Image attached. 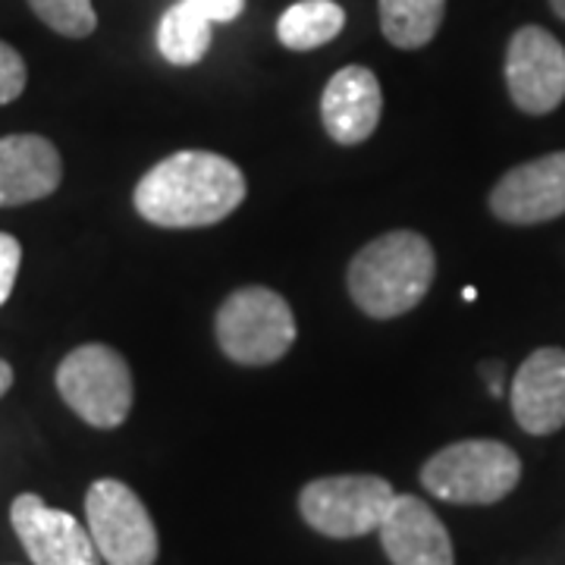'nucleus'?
I'll return each mask as SVG.
<instances>
[{
    "label": "nucleus",
    "mask_w": 565,
    "mask_h": 565,
    "mask_svg": "<svg viewBox=\"0 0 565 565\" xmlns=\"http://www.w3.org/2000/svg\"><path fill=\"white\" fill-rule=\"evenodd\" d=\"M245 199L243 170L223 154L177 151L154 163L136 185V211L163 230L211 226Z\"/></svg>",
    "instance_id": "f257e3e1"
},
{
    "label": "nucleus",
    "mask_w": 565,
    "mask_h": 565,
    "mask_svg": "<svg viewBox=\"0 0 565 565\" xmlns=\"http://www.w3.org/2000/svg\"><path fill=\"white\" fill-rule=\"evenodd\" d=\"M437 274L434 248L422 233L396 230L367 243L349 264L352 302L371 318H399L422 302Z\"/></svg>",
    "instance_id": "f03ea898"
},
{
    "label": "nucleus",
    "mask_w": 565,
    "mask_h": 565,
    "mask_svg": "<svg viewBox=\"0 0 565 565\" xmlns=\"http://www.w3.org/2000/svg\"><path fill=\"white\" fill-rule=\"evenodd\" d=\"M522 478V459L500 440H462L430 456L422 484L444 503L490 505L509 497Z\"/></svg>",
    "instance_id": "7ed1b4c3"
},
{
    "label": "nucleus",
    "mask_w": 565,
    "mask_h": 565,
    "mask_svg": "<svg viewBox=\"0 0 565 565\" xmlns=\"http://www.w3.org/2000/svg\"><path fill=\"white\" fill-rule=\"evenodd\" d=\"M217 343L233 362L262 364L280 362L296 343V318L280 292L267 286L236 289L217 311Z\"/></svg>",
    "instance_id": "20e7f679"
},
{
    "label": "nucleus",
    "mask_w": 565,
    "mask_h": 565,
    "mask_svg": "<svg viewBox=\"0 0 565 565\" xmlns=\"http://www.w3.org/2000/svg\"><path fill=\"white\" fill-rule=\"evenodd\" d=\"M61 399L92 427H120L132 408V374L117 349L88 343L73 349L57 367Z\"/></svg>",
    "instance_id": "39448f33"
},
{
    "label": "nucleus",
    "mask_w": 565,
    "mask_h": 565,
    "mask_svg": "<svg viewBox=\"0 0 565 565\" xmlns=\"http://www.w3.org/2000/svg\"><path fill=\"white\" fill-rule=\"evenodd\" d=\"M393 500V484L377 475H333L305 487L299 512L323 537L349 541L377 531Z\"/></svg>",
    "instance_id": "423d86ee"
},
{
    "label": "nucleus",
    "mask_w": 565,
    "mask_h": 565,
    "mask_svg": "<svg viewBox=\"0 0 565 565\" xmlns=\"http://www.w3.org/2000/svg\"><path fill=\"white\" fill-rule=\"evenodd\" d=\"M88 534L107 565L158 563V527L132 487L102 478L85 493Z\"/></svg>",
    "instance_id": "0eeeda50"
},
{
    "label": "nucleus",
    "mask_w": 565,
    "mask_h": 565,
    "mask_svg": "<svg viewBox=\"0 0 565 565\" xmlns=\"http://www.w3.org/2000/svg\"><path fill=\"white\" fill-rule=\"evenodd\" d=\"M505 85L519 110L550 114L565 102V47L541 25L519 29L505 51Z\"/></svg>",
    "instance_id": "6e6552de"
},
{
    "label": "nucleus",
    "mask_w": 565,
    "mask_h": 565,
    "mask_svg": "<svg viewBox=\"0 0 565 565\" xmlns=\"http://www.w3.org/2000/svg\"><path fill=\"white\" fill-rule=\"evenodd\" d=\"M10 522L32 565H102L88 527L44 503L39 493H20L10 505Z\"/></svg>",
    "instance_id": "1a4fd4ad"
},
{
    "label": "nucleus",
    "mask_w": 565,
    "mask_h": 565,
    "mask_svg": "<svg viewBox=\"0 0 565 565\" xmlns=\"http://www.w3.org/2000/svg\"><path fill=\"white\" fill-rule=\"evenodd\" d=\"M490 211L503 223L531 226L565 214V151L519 163L490 192Z\"/></svg>",
    "instance_id": "9d476101"
},
{
    "label": "nucleus",
    "mask_w": 565,
    "mask_h": 565,
    "mask_svg": "<svg viewBox=\"0 0 565 565\" xmlns=\"http://www.w3.org/2000/svg\"><path fill=\"white\" fill-rule=\"evenodd\" d=\"M512 415L525 434L546 437L565 424V349H537L512 381Z\"/></svg>",
    "instance_id": "9b49d317"
},
{
    "label": "nucleus",
    "mask_w": 565,
    "mask_h": 565,
    "mask_svg": "<svg viewBox=\"0 0 565 565\" xmlns=\"http://www.w3.org/2000/svg\"><path fill=\"white\" fill-rule=\"evenodd\" d=\"M377 531H381V544H384L393 565L456 563L449 531L437 519V512L418 497L396 493V500H393Z\"/></svg>",
    "instance_id": "f8f14e48"
},
{
    "label": "nucleus",
    "mask_w": 565,
    "mask_h": 565,
    "mask_svg": "<svg viewBox=\"0 0 565 565\" xmlns=\"http://www.w3.org/2000/svg\"><path fill=\"white\" fill-rule=\"evenodd\" d=\"M381 82L367 66H343L323 88V129L340 145H362L364 139H371L381 122Z\"/></svg>",
    "instance_id": "ddd939ff"
},
{
    "label": "nucleus",
    "mask_w": 565,
    "mask_h": 565,
    "mask_svg": "<svg viewBox=\"0 0 565 565\" xmlns=\"http://www.w3.org/2000/svg\"><path fill=\"white\" fill-rule=\"evenodd\" d=\"M63 180L61 151L44 136L0 139V207L32 204L57 192Z\"/></svg>",
    "instance_id": "4468645a"
},
{
    "label": "nucleus",
    "mask_w": 565,
    "mask_h": 565,
    "mask_svg": "<svg viewBox=\"0 0 565 565\" xmlns=\"http://www.w3.org/2000/svg\"><path fill=\"white\" fill-rule=\"evenodd\" d=\"M345 25V13L333 0H299L282 10L277 22V39L289 51H315L333 41Z\"/></svg>",
    "instance_id": "2eb2a0df"
},
{
    "label": "nucleus",
    "mask_w": 565,
    "mask_h": 565,
    "mask_svg": "<svg viewBox=\"0 0 565 565\" xmlns=\"http://www.w3.org/2000/svg\"><path fill=\"white\" fill-rule=\"evenodd\" d=\"M446 0H381V29L393 47L415 51L440 32Z\"/></svg>",
    "instance_id": "dca6fc26"
},
{
    "label": "nucleus",
    "mask_w": 565,
    "mask_h": 565,
    "mask_svg": "<svg viewBox=\"0 0 565 565\" xmlns=\"http://www.w3.org/2000/svg\"><path fill=\"white\" fill-rule=\"evenodd\" d=\"M211 47V22L189 3H173L158 25V51L173 66H192Z\"/></svg>",
    "instance_id": "f3484780"
},
{
    "label": "nucleus",
    "mask_w": 565,
    "mask_h": 565,
    "mask_svg": "<svg viewBox=\"0 0 565 565\" xmlns=\"http://www.w3.org/2000/svg\"><path fill=\"white\" fill-rule=\"evenodd\" d=\"M32 13L63 39H88L98 29L92 0H29Z\"/></svg>",
    "instance_id": "a211bd4d"
},
{
    "label": "nucleus",
    "mask_w": 565,
    "mask_h": 565,
    "mask_svg": "<svg viewBox=\"0 0 565 565\" xmlns=\"http://www.w3.org/2000/svg\"><path fill=\"white\" fill-rule=\"evenodd\" d=\"M25 61L17 47H10L7 41H0V104L17 102L25 88Z\"/></svg>",
    "instance_id": "6ab92c4d"
},
{
    "label": "nucleus",
    "mask_w": 565,
    "mask_h": 565,
    "mask_svg": "<svg viewBox=\"0 0 565 565\" xmlns=\"http://www.w3.org/2000/svg\"><path fill=\"white\" fill-rule=\"evenodd\" d=\"M22 264V245L10 233H0V305L10 299L17 277H20Z\"/></svg>",
    "instance_id": "aec40b11"
},
{
    "label": "nucleus",
    "mask_w": 565,
    "mask_h": 565,
    "mask_svg": "<svg viewBox=\"0 0 565 565\" xmlns=\"http://www.w3.org/2000/svg\"><path fill=\"white\" fill-rule=\"evenodd\" d=\"M207 22H233L245 10V0H182Z\"/></svg>",
    "instance_id": "412c9836"
},
{
    "label": "nucleus",
    "mask_w": 565,
    "mask_h": 565,
    "mask_svg": "<svg viewBox=\"0 0 565 565\" xmlns=\"http://www.w3.org/2000/svg\"><path fill=\"white\" fill-rule=\"evenodd\" d=\"M487 374H490V393L500 396V393H503V390H500V386H503V367H500V364H490Z\"/></svg>",
    "instance_id": "4be33fe9"
},
{
    "label": "nucleus",
    "mask_w": 565,
    "mask_h": 565,
    "mask_svg": "<svg viewBox=\"0 0 565 565\" xmlns=\"http://www.w3.org/2000/svg\"><path fill=\"white\" fill-rule=\"evenodd\" d=\"M13 386V367L0 359V396H7V390Z\"/></svg>",
    "instance_id": "5701e85b"
},
{
    "label": "nucleus",
    "mask_w": 565,
    "mask_h": 565,
    "mask_svg": "<svg viewBox=\"0 0 565 565\" xmlns=\"http://www.w3.org/2000/svg\"><path fill=\"white\" fill-rule=\"evenodd\" d=\"M550 7H553V13H556L559 20H565V0H550Z\"/></svg>",
    "instance_id": "b1692460"
},
{
    "label": "nucleus",
    "mask_w": 565,
    "mask_h": 565,
    "mask_svg": "<svg viewBox=\"0 0 565 565\" xmlns=\"http://www.w3.org/2000/svg\"><path fill=\"white\" fill-rule=\"evenodd\" d=\"M465 302H471V299H475V296H478V292H475V286H465Z\"/></svg>",
    "instance_id": "393cba45"
}]
</instances>
